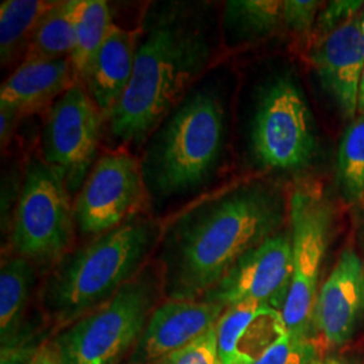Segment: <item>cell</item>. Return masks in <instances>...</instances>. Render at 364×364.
I'll list each match as a JSON object with an SVG mask.
<instances>
[{
	"label": "cell",
	"instance_id": "obj_29",
	"mask_svg": "<svg viewBox=\"0 0 364 364\" xmlns=\"http://www.w3.org/2000/svg\"><path fill=\"white\" fill-rule=\"evenodd\" d=\"M30 364H63L60 355L55 350V347L50 343H43L39 347L38 352L36 353L34 359L31 360Z\"/></svg>",
	"mask_w": 364,
	"mask_h": 364
},
{
	"label": "cell",
	"instance_id": "obj_17",
	"mask_svg": "<svg viewBox=\"0 0 364 364\" xmlns=\"http://www.w3.org/2000/svg\"><path fill=\"white\" fill-rule=\"evenodd\" d=\"M138 42V31L114 25L82 80L93 103L105 117H109L130 84Z\"/></svg>",
	"mask_w": 364,
	"mask_h": 364
},
{
	"label": "cell",
	"instance_id": "obj_23",
	"mask_svg": "<svg viewBox=\"0 0 364 364\" xmlns=\"http://www.w3.org/2000/svg\"><path fill=\"white\" fill-rule=\"evenodd\" d=\"M225 23L242 37H264L284 27V1L234 0L227 1Z\"/></svg>",
	"mask_w": 364,
	"mask_h": 364
},
{
	"label": "cell",
	"instance_id": "obj_28",
	"mask_svg": "<svg viewBox=\"0 0 364 364\" xmlns=\"http://www.w3.org/2000/svg\"><path fill=\"white\" fill-rule=\"evenodd\" d=\"M19 115L10 107L0 105V141L1 146H6L11 138L14 127Z\"/></svg>",
	"mask_w": 364,
	"mask_h": 364
},
{
	"label": "cell",
	"instance_id": "obj_5",
	"mask_svg": "<svg viewBox=\"0 0 364 364\" xmlns=\"http://www.w3.org/2000/svg\"><path fill=\"white\" fill-rule=\"evenodd\" d=\"M161 293L159 269L146 266L105 305L63 328L52 341L63 364H117L142 335Z\"/></svg>",
	"mask_w": 364,
	"mask_h": 364
},
{
	"label": "cell",
	"instance_id": "obj_6",
	"mask_svg": "<svg viewBox=\"0 0 364 364\" xmlns=\"http://www.w3.org/2000/svg\"><path fill=\"white\" fill-rule=\"evenodd\" d=\"M75 224L64 176L43 159H31L14 216L15 254L34 264L57 263L68 254Z\"/></svg>",
	"mask_w": 364,
	"mask_h": 364
},
{
	"label": "cell",
	"instance_id": "obj_22",
	"mask_svg": "<svg viewBox=\"0 0 364 364\" xmlns=\"http://www.w3.org/2000/svg\"><path fill=\"white\" fill-rule=\"evenodd\" d=\"M338 182L347 204L364 201V115L346 129L338 154Z\"/></svg>",
	"mask_w": 364,
	"mask_h": 364
},
{
	"label": "cell",
	"instance_id": "obj_3",
	"mask_svg": "<svg viewBox=\"0 0 364 364\" xmlns=\"http://www.w3.org/2000/svg\"><path fill=\"white\" fill-rule=\"evenodd\" d=\"M161 237L158 223L135 218L68 252L42 287L49 320L65 328L105 305L144 270Z\"/></svg>",
	"mask_w": 364,
	"mask_h": 364
},
{
	"label": "cell",
	"instance_id": "obj_4",
	"mask_svg": "<svg viewBox=\"0 0 364 364\" xmlns=\"http://www.w3.org/2000/svg\"><path fill=\"white\" fill-rule=\"evenodd\" d=\"M224 111L208 90L185 97L153 135L142 164L146 188L181 195L205 181L223 149Z\"/></svg>",
	"mask_w": 364,
	"mask_h": 364
},
{
	"label": "cell",
	"instance_id": "obj_1",
	"mask_svg": "<svg viewBox=\"0 0 364 364\" xmlns=\"http://www.w3.org/2000/svg\"><path fill=\"white\" fill-rule=\"evenodd\" d=\"M284 221L279 195L247 185L180 215L161 237L159 273L169 299H201L237 260Z\"/></svg>",
	"mask_w": 364,
	"mask_h": 364
},
{
	"label": "cell",
	"instance_id": "obj_26",
	"mask_svg": "<svg viewBox=\"0 0 364 364\" xmlns=\"http://www.w3.org/2000/svg\"><path fill=\"white\" fill-rule=\"evenodd\" d=\"M318 10L320 1L316 0H285L284 27L297 36H305L314 26Z\"/></svg>",
	"mask_w": 364,
	"mask_h": 364
},
{
	"label": "cell",
	"instance_id": "obj_27",
	"mask_svg": "<svg viewBox=\"0 0 364 364\" xmlns=\"http://www.w3.org/2000/svg\"><path fill=\"white\" fill-rule=\"evenodd\" d=\"M42 344L34 331L26 326L16 338L1 346L0 364H30Z\"/></svg>",
	"mask_w": 364,
	"mask_h": 364
},
{
	"label": "cell",
	"instance_id": "obj_18",
	"mask_svg": "<svg viewBox=\"0 0 364 364\" xmlns=\"http://www.w3.org/2000/svg\"><path fill=\"white\" fill-rule=\"evenodd\" d=\"M36 282V264L15 255L0 270V341L10 343L25 328L23 316Z\"/></svg>",
	"mask_w": 364,
	"mask_h": 364
},
{
	"label": "cell",
	"instance_id": "obj_16",
	"mask_svg": "<svg viewBox=\"0 0 364 364\" xmlns=\"http://www.w3.org/2000/svg\"><path fill=\"white\" fill-rule=\"evenodd\" d=\"M72 64L66 58L23 61L0 88V105L19 117L31 115L58 100L76 84Z\"/></svg>",
	"mask_w": 364,
	"mask_h": 364
},
{
	"label": "cell",
	"instance_id": "obj_19",
	"mask_svg": "<svg viewBox=\"0 0 364 364\" xmlns=\"http://www.w3.org/2000/svg\"><path fill=\"white\" fill-rule=\"evenodd\" d=\"M76 10L77 0L54 1L30 37L25 61L70 57L75 48Z\"/></svg>",
	"mask_w": 364,
	"mask_h": 364
},
{
	"label": "cell",
	"instance_id": "obj_15",
	"mask_svg": "<svg viewBox=\"0 0 364 364\" xmlns=\"http://www.w3.org/2000/svg\"><path fill=\"white\" fill-rule=\"evenodd\" d=\"M216 329L223 364L252 363L289 333L282 312L258 302L227 308Z\"/></svg>",
	"mask_w": 364,
	"mask_h": 364
},
{
	"label": "cell",
	"instance_id": "obj_24",
	"mask_svg": "<svg viewBox=\"0 0 364 364\" xmlns=\"http://www.w3.org/2000/svg\"><path fill=\"white\" fill-rule=\"evenodd\" d=\"M320 355L318 338H297L287 333L250 364H312L321 359Z\"/></svg>",
	"mask_w": 364,
	"mask_h": 364
},
{
	"label": "cell",
	"instance_id": "obj_14",
	"mask_svg": "<svg viewBox=\"0 0 364 364\" xmlns=\"http://www.w3.org/2000/svg\"><path fill=\"white\" fill-rule=\"evenodd\" d=\"M227 308L204 299H168L151 313L129 364H150L205 335Z\"/></svg>",
	"mask_w": 364,
	"mask_h": 364
},
{
	"label": "cell",
	"instance_id": "obj_12",
	"mask_svg": "<svg viewBox=\"0 0 364 364\" xmlns=\"http://www.w3.org/2000/svg\"><path fill=\"white\" fill-rule=\"evenodd\" d=\"M309 63L346 119L358 114L364 68V9L335 25H316Z\"/></svg>",
	"mask_w": 364,
	"mask_h": 364
},
{
	"label": "cell",
	"instance_id": "obj_25",
	"mask_svg": "<svg viewBox=\"0 0 364 364\" xmlns=\"http://www.w3.org/2000/svg\"><path fill=\"white\" fill-rule=\"evenodd\" d=\"M216 326L185 347L168 353L150 364H223L218 348Z\"/></svg>",
	"mask_w": 364,
	"mask_h": 364
},
{
	"label": "cell",
	"instance_id": "obj_21",
	"mask_svg": "<svg viewBox=\"0 0 364 364\" xmlns=\"http://www.w3.org/2000/svg\"><path fill=\"white\" fill-rule=\"evenodd\" d=\"M54 1L6 0L0 4V60L1 65L13 61L27 37Z\"/></svg>",
	"mask_w": 364,
	"mask_h": 364
},
{
	"label": "cell",
	"instance_id": "obj_9",
	"mask_svg": "<svg viewBox=\"0 0 364 364\" xmlns=\"http://www.w3.org/2000/svg\"><path fill=\"white\" fill-rule=\"evenodd\" d=\"M142 165L124 150L102 156L87 177L76 203L75 221L85 236H99L135 219L146 200Z\"/></svg>",
	"mask_w": 364,
	"mask_h": 364
},
{
	"label": "cell",
	"instance_id": "obj_10",
	"mask_svg": "<svg viewBox=\"0 0 364 364\" xmlns=\"http://www.w3.org/2000/svg\"><path fill=\"white\" fill-rule=\"evenodd\" d=\"M100 111L76 82L53 103L42 134L43 161L65 178L69 193L87 180L100 138Z\"/></svg>",
	"mask_w": 364,
	"mask_h": 364
},
{
	"label": "cell",
	"instance_id": "obj_7",
	"mask_svg": "<svg viewBox=\"0 0 364 364\" xmlns=\"http://www.w3.org/2000/svg\"><path fill=\"white\" fill-rule=\"evenodd\" d=\"M289 219L293 278L282 316L290 335L316 338L314 305L332 227V207L320 186L299 183L293 189L289 200Z\"/></svg>",
	"mask_w": 364,
	"mask_h": 364
},
{
	"label": "cell",
	"instance_id": "obj_30",
	"mask_svg": "<svg viewBox=\"0 0 364 364\" xmlns=\"http://www.w3.org/2000/svg\"><path fill=\"white\" fill-rule=\"evenodd\" d=\"M358 114L364 115V68L360 84H359V97H358Z\"/></svg>",
	"mask_w": 364,
	"mask_h": 364
},
{
	"label": "cell",
	"instance_id": "obj_20",
	"mask_svg": "<svg viewBox=\"0 0 364 364\" xmlns=\"http://www.w3.org/2000/svg\"><path fill=\"white\" fill-rule=\"evenodd\" d=\"M112 27V16L107 1L77 0L75 48L69 58L76 81L82 82Z\"/></svg>",
	"mask_w": 364,
	"mask_h": 364
},
{
	"label": "cell",
	"instance_id": "obj_2",
	"mask_svg": "<svg viewBox=\"0 0 364 364\" xmlns=\"http://www.w3.org/2000/svg\"><path fill=\"white\" fill-rule=\"evenodd\" d=\"M210 52L204 27L182 7L169 6L149 15L130 84L108 117L111 135L124 144H142L181 103Z\"/></svg>",
	"mask_w": 364,
	"mask_h": 364
},
{
	"label": "cell",
	"instance_id": "obj_31",
	"mask_svg": "<svg viewBox=\"0 0 364 364\" xmlns=\"http://www.w3.org/2000/svg\"><path fill=\"white\" fill-rule=\"evenodd\" d=\"M312 364H348V362L341 360V359H338V358H326V359H318V360H316Z\"/></svg>",
	"mask_w": 364,
	"mask_h": 364
},
{
	"label": "cell",
	"instance_id": "obj_8",
	"mask_svg": "<svg viewBox=\"0 0 364 364\" xmlns=\"http://www.w3.org/2000/svg\"><path fill=\"white\" fill-rule=\"evenodd\" d=\"M251 141L255 158L267 169L293 171L312 161L317 147L312 115L291 78L274 80L260 95Z\"/></svg>",
	"mask_w": 364,
	"mask_h": 364
},
{
	"label": "cell",
	"instance_id": "obj_11",
	"mask_svg": "<svg viewBox=\"0 0 364 364\" xmlns=\"http://www.w3.org/2000/svg\"><path fill=\"white\" fill-rule=\"evenodd\" d=\"M293 278L290 231L277 232L250 250L201 299L230 308L258 302L282 312Z\"/></svg>",
	"mask_w": 364,
	"mask_h": 364
},
{
	"label": "cell",
	"instance_id": "obj_13",
	"mask_svg": "<svg viewBox=\"0 0 364 364\" xmlns=\"http://www.w3.org/2000/svg\"><path fill=\"white\" fill-rule=\"evenodd\" d=\"M363 320L364 262L352 248H347L318 290L313 316L314 332L332 346H343L359 332Z\"/></svg>",
	"mask_w": 364,
	"mask_h": 364
}]
</instances>
